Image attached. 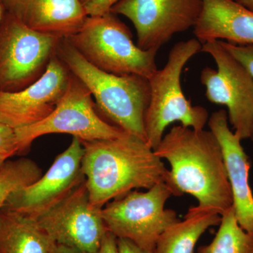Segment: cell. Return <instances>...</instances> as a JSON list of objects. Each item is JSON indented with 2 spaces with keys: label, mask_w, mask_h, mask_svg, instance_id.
<instances>
[{
  "label": "cell",
  "mask_w": 253,
  "mask_h": 253,
  "mask_svg": "<svg viewBox=\"0 0 253 253\" xmlns=\"http://www.w3.org/2000/svg\"><path fill=\"white\" fill-rule=\"evenodd\" d=\"M146 190H134L113 200L101 208V215L107 230L117 239L129 240L154 253L160 236L179 219L175 211L165 208L173 196L166 182Z\"/></svg>",
  "instance_id": "obj_6"
},
{
  "label": "cell",
  "mask_w": 253,
  "mask_h": 253,
  "mask_svg": "<svg viewBox=\"0 0 253 253\" xmlns=\"http://www.w3.org/2000/svg\"><path fill=\"white\" fill-rule=\"evenodd\" d=\"M221 216L190 208L184 220L169 226L158 238L154 253H195L201 236L213 226L220 224Z\"/></svg>",
  "instance_id": "obj_18"
},
{
  "label": "cell",
  "mask_w": 253,
  "mask_h": 253,
  "mask_svg": "<svg viewBox=\"0 0 253 253\" xmlns=\"http://www.w3.org/2000/svg\"><path fill=\"white\" fill-rule=\"evenodd\" d=\"M82 172L91 204L101 209L138 189L166 182L169 170L147 141L126 134L115 139L82 141Z\"/></svg>",
  "instance_id": "obj_2"
},
{
  "label": "cell",
  "mask_w": 253,
  "mask_h": 253,
  "mask_svg": "<svg viewBox=\"0 0 253 253\" xmlns=\"http://www.w3.org/2000/svg\"><path fill=\"white\" fill-rule=\"evenodd\" d=\"M18 154L42 136L71 134L81 141L115 139L126 134L101 118L95 110L90 91L74 75L56 109L41 122L15 129Z\"/></svg>",
  "instance_id": "obj_7"
},
{
  "label": "cell",
  "mask_w": 253,
  "mask_h": 253,
  "mask_svg": "<svg viewBox=\"0 0 253 253\" xmlns=\"http://www.w3.org/2000/svg\"><path fill=\"white\" fill-rule=\"evenodd\" d=\"M56 55L90 91L108 119L128 134L146 141L144 118L151 99L149 79L137 75L118 76L92 66L62 38Z\"/></svg>",
  "instance_id": "obj_3"
},
{
  "label": "cell",
  "mask_w": 253,
  "mask_h": 253,
  "mask_svg": "<svg viewBox=\"0 0 253 253\" xmlns=\"http://www.w3.org/2000/svg\"><path fill=\"white\" fill-rule=\"evenodd\" d=\"M61 39L33 31L4 12L0 21V91L22 90L41 78Z\"/></svg>",
  "instance_id": "obj_8"
},
{
  "label": "cell",
  "mask_w": 253,
  "mask_h": 253,
  "mask_svg": "<svg viewBox=\"0 0 253 253\" xmlns=\"http://www.w3.org/2000/svg\"><path fill=\"white\" fill-rule=\"evenodd\" d=\"M0 151H10L18 154L16 132L12 127L0 121Z\"/></svg>",
  "instance_id": "obj_23"
},
{
  "label": "cell",
  "mask_w": 253,
  "mask_h": 253,
  "mask_svg": "<svg viewBox=\"0 0 253 253\" xmlns=\"http://www.w3.org/2000/svg\"><path fill=\"white\" fill-rule=\"evenodd\" d=\"M84 146L73 137L67 149L60 154L47 172L10 196L3 209L36 218L59 203L82 183V161Z\"/></svg>",
  "instance_id": "obj_12"
},
{
  "label": "cell",
  "mask_w": 253,
  "mask_h": 253,
  "mask_svg": "<svg viewBox=\"0 0 253 253\" xmlns=\"http://www.w3.org/2000/svg\"><path fill=\"white\" fill-rule=\"evenodd\" d=\"M238 4L253 12V0H234Z\"/></svg>",
  "instance_id": "obj_28"
},
{
  "label": "cell",
  "mask_w": 253,
  "mask_h": 253,
  "mask_svg": "<svg viewBox=\"0 0 253 253\" xmlns=\"http://www.w3.org/2000/svg\"><path fill=\"white\" fill-rule=\"evenodd\" d=\"M88 16H101L111 12L115 4L121 0H81Z\"/></svg>",
  "instance_id": "obj_22"
},
{
  "label": "cell",
  "mask_w": 253,
  "mask_h": 253,
  "mask_svg": "<svg viewBox=\"0 0 253 253\" xmlns=\"http://www.w3.org/2000/svg\"><path fill=\"white\" fill-rule=\"evenodd\" d=\"M154 151L170 164L166 183L173 196L191 195L199 203L194 211L220 216L232 207L222 150L212 131L174 126Z\"/></svg>",
  "instance_id": "obj_1"
},
{
  "label": "cell",
  "mask_w": 253,
  "mask_h": 253,
  "mask_svg": "<svg viewBox=\"0 0 253 253\" xmlns=\"http://www.w3.org/2000/svg\"><path fill=\"white\" fill-rule=\"evenodd\" d=\"M203 9L194 33L201 43L226 41L253 45V12L234 0H202Z\"/></svg>",
  "instance_id": "obj_16"
},
{
  "label": "cell",
  "mask_w": 253,
  "mask_h": 253,
  "mask_svg": "<svg viewBox=\"0 0 253 253\" xmlns=\"http://www.w3.org/2000/svg\"><path fill=\"white\" fill-rule=\"evenodd\" d=\"M202 52L215 61L217 69L206 67L201 81L208 101L224 105L234 133L242 140L251 139L253 129V78L239 60L226 50L220 41L203 43Z\"/></svg>",
  "instance_id": "obj_9"
},
{
  "label": "cell",
  "mask_w": 253,
  "mask_h": 253,
  "mask_svg": "<svg viewBox=\"0 0 253 253\" xmlns=\"http://www.w3.org/2000/svg\"><path fill=\"white\" fill-rule=\"evenodd\" d=\"M14 155L16 154L14 152H10V151H0V168L9 158L12 157Z\"/></svg>",
  "instance_id": "obj_27"
},
{
  "label": "cell",
  "mask_w": 253,
  "mask_h": 253,
  "mask_svg": "<svg viewBox=\"0 0 253 253\" xmlns=\"http://www.w3.org/2000/svg\"><path fill=\"white\" fill-rule=\"evenodd\" d=\"M228 114L221 109L208 119L211 131L220 144L232 194L233 208L241 227L253 234V194L250 185L251 160L242 145V139L231 130Z\"/></svg>",
  "instance_id": "obj_14"
},
{
  "label": "cell",
  "mask_w": 253,
  "mask_h": 253,
  "mask_svg": "<svg viewBox=\"0 0 253 253\" xmlns=\"http://www.w3.org/2000/svg\"><path fill=\"white\" fill-rule=\"evenodd\" d=\"M220 41L224 47L247 68L253 78V45H238ZM251 139L253 141V129Z\"/></svg>",
  "instance_id": "obj_21"
},
{
  "label": "cell",
  "mask_w": 253,
  "mask_h": 253,
  "mask_svg": "<svg viewBox=\"0 0 253 253\" xmlns=\"http://www.w3.org/2000/svg\"><path fill=\"white\" fill-rule=\"evenodd\" d=\"M56 244L35 218L1 210L0 253H51Z\"/></svg>",
  "instance_id": "obj_17"
},
{
  "label": "cell",
  "mask_w": 253,
  "mask_h": 253,
  "mask_svg": "<svg viewBox=\"0 0 253 253\" xmlns=\"http://www.w3.org/2000/svg\"><path fill=\"white\" fill-rule=\"evenodd\" d=\"M42 176V170L28 158L7 161L0 168V212L13 193L33 184Z\"/></svg>",
  "instance_id": "obj_20"
},
{
  "label": "cell",
  "mask_w": 253,
  "mask_h": 253,
  "mask_svg": "<svg viewBox=\"0 0 253 253\" xmlns=\"http://www.w3.org/2000/svg\"><path fill=\"white\" fill-rule=\"evenodd\" d=\"M202 43L197 39L179 42L168 55L164 68L149 78L151 99L144 118L146 139L153 149H157L169 125L201 130L208 123V112L202 106H193L186 99L181 84L183 68L193 56L201 52Z\"/></svg>",
  "instance_id": "obj_4"
},
{
  "label": "cell",
  "mask_w": 253,
  "mask_h": 253,
  "mask_svg": "<svg viewBox=\"0 0 253 253\" xmlns=\"http://www.w3.org/2000/svg\"><path fill=\"white\" fill-rule=\"evenodd\" d=\"M71 75L55 55L45 73L33 84L22 90L0 91V121L16 129L45 119L62 99Z\"/></svg>",
  "instance_id": "obj_13"
},
{
  "label": "cell",
  "mask_w": 253,
  "mask_h": 253,
  "mask_svg": "<svg viewBox=\"0 0 253 253\" xmlns=\"http://www.w3.org/2000/svg\"><path fill=\"white\" fill-rule=\"evenodd\" d=\"M4 12L33 31L60 38L76 34L85 22L81 0H1Z\"/></svg>",
  "instance_id": "obj_15"
},
{
  "label": "cell",
  "mask_w": 253,
  "mask_h": 253,
  "mask_svg": "<svg viewBox=\"0 0 253 253\" xmlns=\"http://www.w3.org/2000/svg\"><path fill=\"white\" fill-rule=\"evenodd\" d=\"M66 39L88 62L104 72L149 79L158 70V49H140L133 42L130 30L112 12L88 16L81 30Z\"/></svg>",
  "instance_id": "obj_5"
},
{
  "label": "cell",
  "mask_w": 253,
  "mask_h": 253,
  "mask_svg": "<svg viewBox=\"0 0 253 253\" xmlns=\"http://www.w3.org/2000/svg\"><path fill=\"white\" fill-rule=\"evenodd\" d=\"M202 0H121L111 12L123 15L134 25L140 49L159 50L174 35L194 28Z\"/></svg>",
  "instance_id": "obj_10"
},
{
  "label": "cell",
  "mask_w": 253,
  "mask_h": 253,
  "mask_svg": "<svg viewBox=\"0 0 253 253\" xmlns=\"http://www.w3.org/2000/svg\"><path fill=\"white\" fill-rule=\"evenodd\" d=\"M51 253H81L76 250L67 247V246H62V245H55L54 249Z\"/></svg>",
  "instance_id": "obj_26"
},
{
  "label": "cell",
  "mask_w": 253,
  "mask_h": 253,
  "mask_svg": "<svg viewBox=\"0 0 253 253\" xmlns=\"http://www.w3.org/2000/svg\"><path fill=\"white\" fill-rule=\"evenodd\" d=\"M219 226L212 242L200 246L198 253H253V234L239 225L233 206L221 215Z\"/></svg>",
  "instance_id": "obj_19"
},
{
  "label": "cell",
  "mask_w": 253,
  "mask_h": 253,
  "mask_svg": "<svg viewBox=\"0 0 253 253\" xmlns=\"http://www.w3.org/2000/svg\"><path fill=\"white\" fill-rule=\"evenodd\" d=\"M4 8H3L2 4H1V0H0V21H1V18H2L3 17V16H4Z\"/></svg>",
  "instance_id": "obj_29"
},
{
  "label": "cell",
  "mask_w": 253,
  "mask_h": 253,
  "mask_svg": "<svg viewBox=\"0 0 253 253\" xmlns=\"http://www.w3.org/2000/svg\"><path fill=\"white\" fill-rule=\"evenodd\" d=\"M117 240V238L112 233L107 230L101 241V246L96 253H119Z\"/></svg>",
  "instance_id": "obj_24"
},
{
  "label": "cell",
  "mask_w": 253,
  "mask_h": 253,
  "mask_svg": "<svg viewBox=\"0 0 253 253\" xmlns=\"http://www.w3.org/2000/svg\"><path fill=\"white\" fill-rule=\"evenodd\" d=\"M117 242L119 253H151L141 249L127 239H118Z\"/></svg>",
  "instance_id": "obj_25"
},
{
  "label": "cell",
  "mask_w": 253,
  "mask_h": 253,
  "mask_svg": "<svg viewBox=\"0 0 253 253\" xmlns=\"http://www.w3.org/2000/svg\"><path fill=\"white\" fill-rule=\"evenodd\" d=\"M101 210L91 204L84 180L35 219L55 244L81 253H96L107 231Z\"/></svg>",
  "instance_id": "obj_11"
}]
</instances>
